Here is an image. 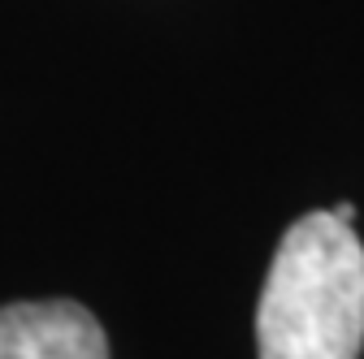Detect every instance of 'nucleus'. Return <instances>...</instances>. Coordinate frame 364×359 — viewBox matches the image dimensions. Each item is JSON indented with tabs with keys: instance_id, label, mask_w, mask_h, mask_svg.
<instances>
[{
	"instance_id": "f257e3e1",
	"label": "nucleus",
	"mask_w": 364,
	"mask_h": 359,
	"mask_svg": "<svg viewBox=\"0 0 364 359\" xmlns=\"http://www.w3.org/2000/svg\"><path fill=\"white\" fill-rule=\"evenodd\" d=\"M260 359H360L364 247L334 212H308L282 234L256 307Z\"/></svg>"
},
{
	"instance_id": "7ed1b4c3",
	"label": "nucleus",
	"mask_w": 364,
	"mask_h": 359,
	"mask_svg": "<svg viewBox=\"0 0 364 359\" xmlns=\"http://www.w3.org/2000/svg\"><path fill=\"white\" fill-rule=\"evenodd\" d=\"M330 212H334L338 221H347V226H351V221H355V208H351V204H338V208H330Z\"/></svg>"
},
{
	"instance_id": "f03ea898",
	"label": "nucleus",
	"mask_w": 364,
	"mask_h": 359,
	"mask_svg": "<svg viewBox=\"0 0 364 359\" xmlns=\"http://www.w3.org/2000/svg\"><path fill=\"white\" fill-rule=\"evenodd\" d=\"M0 359H109L100 321L74 299L0 307Z\"/></svg>"
}]
</instances>
